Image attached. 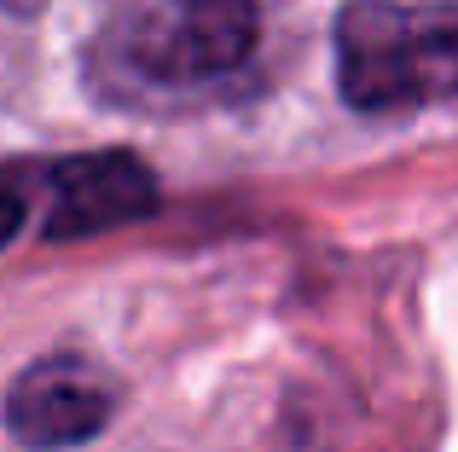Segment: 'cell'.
I'll return each instance as SVG.
<instances>
[{"instance_id":"6da1fadb","label":"cell","mask_w":458,"mask_h":452,"mask_svg":"<svg viewBox=\"0 0 458 452\" xmlns=\"http://www.w3.org/2000/svg\"><path fill=\"white\" fill-rule=\"evenodd\" d=\"M336 81L354 111H406V105L453 99L458 0L441 6L348 0L336 23Z\"/></svg>"},{"instance_id":"7a4b0ae2","label":"cell","mask_w":458,"mask_h":452,"mask_svg":"<svg viewBox=\"0 0 458 452\" xmlns=\"http://www.w3.org/2000/svg\"><path fill=\"white\" fill-rule=\"evenodd\" d=\"M261 41V12L256 0H151L146 18L134 23L128 64L146 81H215L250 64Z\"/></svg>"},{"instance_id":"3957f363","label":"cell","mask_w":458,"mask_h":452,"mask_svg":"<svg viewBox=\"0 0 458 452\" xmlns=\"http://www.w3.org/2000/svg\"><path fill=\"white\" fill-rule=\"evenodd\" d=\"M116 383L81 354H47L6 389V430L35 452L81 447L111 423Z\"/></svg>"},{"instance_id":"277c9868","label":"cell","mask_w":458,"mask_h":452,"mask_svg":"<svg viewBox=\"0 0 458 452\" xmlns=\"http://www.w3.org/2000/svg\"><path fill=\"white\" fill-rule=\"evenodd\" d=\"M151 209H157V174L134 151H88V157L53 163L41 232L47 244H76V238L146 221Z\"/></svg>"},{"instance_id":"5b68a950","label":"cell","mask_w":458,"mask_h":452,"mask_svg":"<svg viewBox=\"0 0 458 452\" xmlns=\"http://www.w3.org/2000/svg\"><path fill=\"white\" fill-rule=\"evenodd\" d=\"M23 221H30V174L0 169V249L23 232Z\"/></svg>"}]
</instances>
